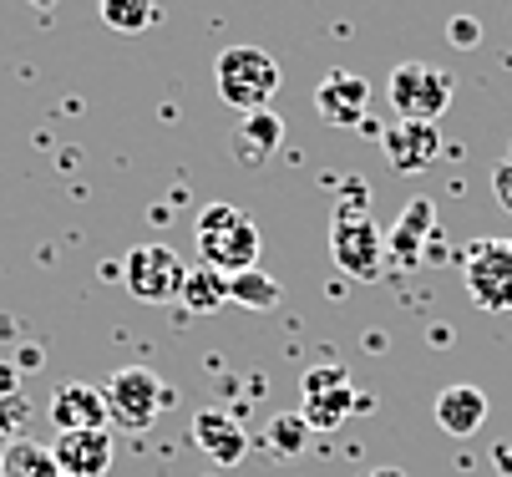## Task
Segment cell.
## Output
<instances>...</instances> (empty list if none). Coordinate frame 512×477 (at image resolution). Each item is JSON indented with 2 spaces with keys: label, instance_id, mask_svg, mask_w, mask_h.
<instances>
[{
  "label": "cell",
  "instance_id": "6da1fadb",
  "mask_svg": "<svg viewBox=\"0 0 512 477\" xmlns=\"http://www.w3.org/2000/svg\"><path fill=\"white\" fill-rule=\"evenodd\" d=\"M193 234H198L203 264H213L218 275H244V269L259 264V224L234 203H208Z\"/></svg>",
  "mask_w": 512,
  "mask_h": 477
},
{
  "label": "cell",
  "instance_id": "7a4b0ae2",
  "mask_svg": "<svg viewBox=\"0 0 512 477\" xmlns=\"http://www.w3.org/2000/svg\"><path fill=\"white\" fill-rule=\"evenodd\" d=\"M213 82H218V97L234 112H259L279 92V61L259 46H229L213 61Z\"/></svg>",
  "mask_w": 512,
  "mask_h": 477
},
{
  "label": "cell",
  "instance_id": "3957f363",
  "mask_svg": "<svg viewBox=\"0 0 512 477\" xmlns=\"http://www.w3.org/2000/svg\"><path fill=\"white\" fill-rule=\"evenodd\" d=\"M330 259H335L340 275H350L360 285L381 280L386 275V234H381V224L365 209H345L340 203L335 219H330Z\"/></svg>",
  "mask_w": 512,
  "mask_h": 477
},
{
  "label": "cell",
  "instance_id": "277c9868",
  "mask_svg": "<svg viewBox=\"0 0 512 477\" xmlns=\"http://www.w3.org/2000/svg\"><path fill=\"white\" fill-rule=\"evenodd\" d=\"M102 396H107V417H112L117 427H127V432H148V427L163 417V406L173 401L168 381H163L158 371H148V366H122V371H112L107 386H102Z\"/></svg>",
  "mask_w": 512,
  "mask_h": 477
},
{
  "label": "cell",
  "instance_id": "5b68a950",
  "mask_svg": "<svg viewBox=\"0 0 512 477\" xmlns=\"http://www.w3.org/2000/svg\"><path fill=\"white\" fill-rule=\"evenodd\" d=\"M457 97V82L452 72L431 61H401L391 72V107L401 122H436Z\"/></svg>",
  "mask_w": 512,
  "mask_h": 477
},
{
  "label": "cell",
  "instance_id": "8992f818",
  "mask_svg": "<svg viewBox=\"0 0 512 477\" xmlns=\"http://www.w3.org/2000/svg\"><path fill=\"white\" fill-rule=\"evenodd\" d=\"M462 285L477 310L507 315L512 310V239H477L462 254Z\"/></svg>",
  "mask_w": 512,
  "mask_h": 477
},
{
  "label": "cell",
  "instance_id": "52a82bcc",
  "mask_svg": "<svg viewBox=\"0 0 512 477\" xmlns=\"http://www.w3.org/2000/svg\"><path fill=\"white\" fill-rule=\"evenodd\" d=\"M183 275H188V264H183L168 244H137V249L122 259V285H127V295L142 300V305H168V300H178Z\"/></svg>",
  "mask_w": 512,
  "mask_h": 477
},
{
  "label": "cell",
  "instance_id": "ba28073f",
  "mask_svg": "<svg viewBox=\"0 0 512 477\" xmlns=\"http://www.w3.org/2000/svg\"><path fill=\"white\" fill-rule=\"evenodd\" d=\"M300 391H305V412L300 417L310 422V432H335L355 412V386H350V371L345 366H315V371H305Z\"/></svg>",
  "mask_w": 512,
  "mask_h": 477
},
{
  "label": "cell",
  "instance_id": "9c48e42d",
  "mask_svg": "<svg viewBox=\"0 0 512 477\" xmlns=\"http://www.w3.org/2000/svg\"><path fill=\"white\" fill-rule=\"evenodd\" d=\"M381 153L396 173H421L442 158V132L436 122H396L381 132Z\"/></svg>",
  "mask_w": 512,
  "mask_h": 477
},
{
  "label": "cell",
  "instance_id": "30bf717a",
  "mask_svg": "<svg viewBox=\"0 0 512 477\" xmlns=\"http://www.w3.org/2000/svg\"><path fill=\"white\" fill-rule=\"evenodd\" d=\"M56 467L61 477H107L117 447H112V432L107 427H92V432H56Z\"/></svg>",
  "mask_w": 512,
  "mask_h": 477
},
{
  "label": "cell",
  "instance_id": "8fae6325",
  "mask_svg": "<svg viewBox=\"0 0 512 477\" xmlns=\"http://www.w3.org/2000/svg\"><path fill=\"white\" fill-rule=\"evenodd\" d=\"M51 427L56 432H92V427H107V396L102 386H87V381H66L51 391Z\"/></svg>",
  "mask_w": 512,
  "mask_h": 477
},
{
  "label": "cell",
  "instance_id": "7c38bea8",
  "mask_svg": "<svg viewBox=\"0 0 512 477\" xmlns=\"http://www.w3.org/2000/svg\"><path fill=\"white\" fill-rule=\"evenodd\" d=\"M365 102H371V87L355 72H330L320 87H315V112L330 122V127H355L365 122Z\"/></svg>",
  "mask_w": 512,
  "mask_h": 477
},
{
  "label": "cell",
  "instance_id": "4fadbf2b",
  "mask_svg": "<svg viewBox=\"0 0 512 477\" xmlns=\"http://www.w3.org/2000/svg\"><path fill=\"white\" fill-rule=\"evenodd\" d=\"M193 442H198V452H208L218 467H239L244 452H249L244 427H239L229 412H218V406H203V412L193 417Z\"/></svg>",
  "mask_w": 512,
  "mask_h": 477
},
{
  "label": "cell",
  "instance_id": "5bb4252c",
  "mask_svg": "<svg viewBox=\"0 0 512 477\" xmlns=\"http://www.w3.org/2000/svg\"><path fill=\"white\" fill-rule=\"evenodd\" d=\"M487 422V396L467 381L447 386L442 396H436V427H442L447 437H477Z\"/></svg>",
  "mask_w": 512,
  "mask_h": 477
},
{
  "label": "cell",
  "instance_id": "9a60e30c",
  "mask_svg": "<svg viewBox=\"0 0 512 477\" xmlns=\"http://www.w3.org/2000/svg\"><path fill=\"white\" fill-rule=\"evenodd\" d=\"M431 224H436V203H431V198H411L406 214H401V224L391 229L386 254H396L406 269H416V264L426 259V234H431Z\"/></svg>",
  "mask_w": 512,
  "mask_h": 477
},
{
  "label": "cell",
  "instance_id": "2e32d148",
  "mask_svg": "<svg viewBox=\"0 0 512 477\" xmlns=\"http://www.w3.org/2000/svg\"><path fill=\"white\" fill-rule=\"evenodd\" d=\"M279 143H284V117H279L274 107L244 112V122H239V138H234V153H239L249 168H259V163H264Z\"/></svg>",
  "mask_w": 512,
  "mask_h": 477
},
{
  "label": "cell",
  "instance_id": "e0dca14e",
  "mask_svg": "<svg viewBox=\"0 0 512 477\" xmlns=\"http://www.w3.org/2000/svg\"><path fill=\"white\" fill-rule=\"evenodd\" d=\"M178 300H183L193 315H213V310H224V305H229V275H218L213 264H188Z\"/></svg>",
  "mask_w": 512,
  "mask_h": 477
},
{
  "label": "cell",
  "instance_id": "ac0fdd59",
  "mask_svg": "<svg viewBox=\"0 0 512 477\" xmlns=\"http://www.w3.org/2000/svg\"><path fill=\"white\" fill-rule=\"evenodd\" d=\"M0 477H61L56 467V452L31 442V437H16L6 442V452H0Z\"/></svg>",
  "mask_w": 512,
  "mask_h": 477
},
{
  "label": "cell",
  "instance_id": "d6986e66",
  "mask_svg": "<svg viewBox=\"0 0 512 477\" xmlns=\"http://www.w3.org/2000/svg\"><path fill=\"white\" fill-rule=\"evenodd\" d=\"M229 300L234 305H244V310H274L279 300H284V290H279V280L269 275V269H244V275H229Z\"/></svg>",
  "mask_w": 512,
  "mask_h": 477
},
{
  "label": "cell",
  "instance_id": "ffe728a7",
  "mask_svg": "<svg viewBox=\"0 0 512 477\" xmlns=\"http://www.w3.org/2000/svg\"><path fill=\"white\" fill-rule=\"evenodd\" d=\"M97 16H102L112 31L137 36V31L158 26V0H97Z\"/></svg>",
  "mask_w": 512,
  "mask_h": 477
},
{
  "label": "cell",
  "instance_id": "44dd1931",
  "mask_svg": "<svg viewBox=\"0 0 512 477\" xmlns=\"http://www.w3.org/2000/svg\"><path fill=\"white\" fill-rule=\"evenodd\" d=\"M269 447H274L279 457H300V452L310 447V422H305L300 412L274 417V422H269Z\"/></svg>",
  "mask_w": 512,
  "mask_h": 477
},
{
  "label": "cell",
  "instance_id": "7402d4cb",
  "mask_svg": "<svg viewBox=\"0 0 512 477\" xmlns=\"http://www.w3.org/2000/svg\"><path fill=\"white\" fill-rule=\"evenodd\" d=\"M492 193H497V203L512 214V148L502 153V163L492 168Z\"/></svg>",
  "mask_w": 512,
  "mask_h": 477
},
{
  "label": "cell",
  "instance_id": "603a6c76",
  "mask_svg": "<svg viewBox=\"0 0 512 477\" xmlns=\"http://www.w3.org/2000/svg\"><path fill=\"white\" fill-rule=\"evenodd\" d=\"M447 41L467 51V46H477V41H482V26H477L472 16H452V26H447Z\"/></svg>",
  "mask_w": 512,
  "mask_h": 477
},
{
  "label": "cell",
  "instance_id": "cb8c5ba5",
  "mask_svg": "<svg viewBox=\"0 0 512 477\" xmlns=\"http://www.w3.org/2000/svg\"><path fill=\"white\" fill-rule=\"evenodd\" d=\"M0 401H6V406H0V432H11V422H21L31 406H26L21 396H0Z\"/></svg>",
  "mask_w": 512,
  "mask_h": 477
},
{
  "label": "cell",
  "instance_id": "d4e9b609",
  "mask_svg": "<svg viewBox=\"0 0 512 477\" xmlns=\"http://www.w3.org/2000/svg\"><path fill=\"white\" fill-rule=\"evenodd\" d=\"M16 391H21V371L0 361V396H16Z\"/></svg>",
  "mask_w": 512,
  "mask_h": 477
},
{
  "label": "cell",
  "instance_id": "484cf974",
  "mask_svg": "<svg viewBox=\"0 0 512 477\" xmlns=\"http://www.w3.org/2000/svg\"><path fill=\"white\" fill-rule=\"evenodd\" d=\"M371 477H401V472H391V467H381V472H371Z\"/></svg>",
  "mask_w": 512,
  "mask_h": 477
}]
</instances>
